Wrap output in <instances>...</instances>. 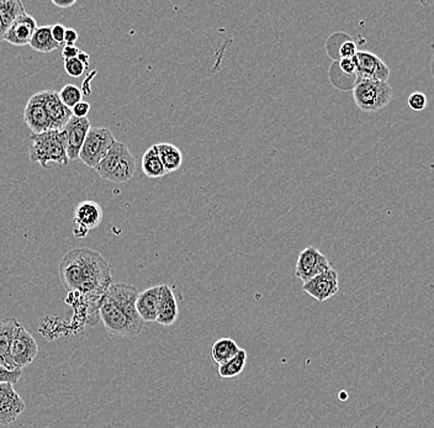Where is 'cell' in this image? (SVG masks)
<instances>
[{
	"instance_id": "cell-1",
	"label": "cell",
	"mask_w": 434,
	"mask_h": 428,
	"mask_svg": "<svg viewBox=\"0 0 434 428\" xmlns=\"http://www.w3.org/2000/svg\"><path fill=\"white\" fill-rule=\"evenodd\" d=\"M60 279L64 289L89 302L98 304L113 284L108 260L91 248H74L60 262Z\"/></svg>"
},
{
	"instance_id": "cell-2",
	"label": "cell",
	"mask_w": 434,
	"mask_h": 428,
	"mask_svg": "<svg viewBox=\"0 0 434 428\" xmlns=\"http://www.w3.org/2000/svg\"><path fill=\"white\" fill-rule=\"evenodd\" d=\"M136 287L125 282H113L98 301V314L106 332L120 337H135L145 322L136 310Z\"/></svg>"
},
{
	"instance_id": "cell-3",
	"label": "cell",
	"mask_w": 434,
	"mask_h": 428,
	"mask_svg": "<svg viewBox=\"0 0 434 428\" xmlns=\"http://www.w3.org/2000/svg\"><path fill=\"white\" fill-rule=\"evenodd\" d=\"M31 146L29 150V157L31 162L38 163L42 168H47L48 163L67 165L68 156H67V143L64 133L61 131H46V133L30 136Z\"/></svg>"
},
{
	"instance_id": "cell-4",
	"label": "cell",
	"mask_w": 434,
	"mask_h": 428,
	"mask_svg": "<svg viewBox=\"0 0 434 428\" xmlns=\"http://www.w3.org/2000/svg\"><path fill=\"white\" fill-rule=\"evenodd\" d=\"M94 169L104 180L121 184L131 180L136 173V160L125 143L115 141L104 160Z\"/></svg>"
},
{
	"instance_id": "cell-5",
	"label": "cell",
	"mask_w": 434,
	"mask_h": 428,
	"mask_svg": "<svg viewBox=\"0 0 434 428\" xmlns=\"http://www.w3.org/2000/svg\"><path fill=\"white\" fill-rule=\"evenodd\" d=\"M393 98V91L388 82L361 79L353 87V99L363 113H378L385 109Z\"/></svg>"
},
{
	"instance_id": "cell-6",
	"label": "cell",
	"mask_w": 434,
	"mask_h": 428,
	"mask_svg": "<svg viewBox=\"0 0 434 428\" xmlns=\"http://www.w3.org/2000/svg\"><path fill=\"white\" fill-rule=\"evenodd\" d=\"M115 137L109 128H92L79 153V160L89 168H95L114 145Z\"/></svg>"
},
{
	"instance_id": "cell-7",
	"label": "cell",
	"mask_w": 434,
	"mask_h": 428,
	"mask_svg": "<svg viewBox=\"0 0 434 428\" xmlns=\"http://www.w3.org/2000/svg\"><path fill=\"white\" fill-rule=\"evenodd\" d=\"M37 355L38 346L36 340L23 325H19L10 348V358L13 360L15 368L23 370L25 367L31 365Z\"/></svg>"
},
{
	"instance_id": "cell-8",
	"label": "cell",
	"mask_w": 434,
	"mask_h": 428,
	"mask_svg": "<svg viewBox=\"0 0 434 428\" xmlns=\"http://www.w3.org/2000/svg\"><path fill=\"white\" fill-rule=\"evenodd\" d=\"M331 269V263L325 255L316 247L309 246L299 255L295 267V275L306 282Z\"/></svg>"
},
{
	"instance_id": "cell-9",
	"label": "cell",
	"mask_w": 434,
	"mask_h": 428,
	"mask_svg": "<svg viewBox=\"0 0 434 428\" xmlns=\"http://www.w3.org/2000/svg\"><path fill=\"white\" fill-rule=\"evenodd\" d=\"M357 72L356 78L357 81L361 79H371V81H381L388 82L390 78V68L379 56L374 55L368 51H358L357 55L354 56Z\"/></svg>"
},
{
	"instance_id": "cell-10",
	"label": "cell",
	"mask_w": 434,
	"mask_h": 428,
	"mask_svg": "<svg viewBox=\"0 0 434 428\" xmlns=\"http://www.w3.org/2000/svg\"><path fill=\"white\" fill-rule=\"evenodd\" d=\"M25 409L26 404L15 390L14 385L0 384V426L14 424Z\"/></svg>"
},
{
	"instance_id": "cell-11",
	"label": "cell",
	"mask_w": 434,
	"mask_h": 428,
	"mask_svg": "<svg viewBox=\"0 0 434 428\" xmlns=\"http://www.w3.org/2000/svg\"><path fill=\"white\" fill-rule=\"evenodd\" d=\"M24 120L35 135L50 131V123L45 104V91H38L29 99L24 111Z\"/></svg>"
},
{
	"instance_id": "cell-12",
	"label": "cell",
	"mask_w": 434,
	"mask_h": 428,
	"mask_svg": "<svg viewBox=\"0 0 434 428\" xmlns=\"http://www.w3.org/2000/svg\"><path fill=\"white\" fill-rule=\"evenodd\" d=\"M92 128L89 118H79L72 116L67 125L64 126V136L67 143V156L69 160H79V153L82 150L83 143L86 141L89 130Z\"/></svg>"
},
{
	"instance_id": "cell-13",
	"label": "cell",
	"mask_w": 434,
	"mask_h": 428,
	"mask_svg": "<svg viewBox=\"0 0 434 428\" xmlns=\"http://www.w3.org/2000/svg\"><path fill=\"white\" fill-rule=\"evenodd\" d=\"M302 290L312 296L319 302L329 300L339 290V274L334 269H329L325 273L317 275L309 282H304Z\"/></svg>"
},
{
	"instance_id": "cell-14",
	"label": "cell",
	"mask_w": 434,
	"mask_h": 428,
	"mask_svg": "<svg viewBox=\"0 0 434 428\" xmlns=\"http://www.w3.org/2000/svg\"><path fill=\"white\" fill-rule=\"evenodd\" d=\"M45 91V104H46L47 116L50 123V131H61L72 118V110L68 109L61 101L58 91Z\"/></svg>"
},
{
	"instance_id": "cell-15",
	"label": "cell",
	"mask_w": 434,
	"mask_h": 428,
	"mask_svg": "<svg viewBox=\"0 0 434 428\" xmlns=\"http://www.w3.org/2000/svg\"><path fill=\"white\" fill-rule=\"evenodd\" d=\"M36 29V20L25 11L8 28L4 41L14 46L29 45Z\"/></svg>"
},
{
	"instance_id": "cell-16",
	"label": "cell",
	"mask_w": 434,
	"mask_h": 428,
	"mask_svg": "<svg viewBox=\"0 0 434 428\" xmlns=\"http://www.w3.org/2000/svg\"><path fill=\"white\" fill-rule=\"evenodd\" d=\"M103 221L101 206L93 200L81 201L73 211L74 228L91 231L98 228Z\"/></svg>"
},
{
	"instance_id": "cell-17",
	"label": "cell",
	"mask_w": 434,
	"mask_h": 428,
	"mask_svg": "<svg viewBox=\"0 0 434 428\" xmlns=\"http://www.w3.org/2000/svg\"><path fill=\"white\" fill-rule=\"evenodd\" d=\"M160 292H162V285H155L138 292L136 310L140 317L143 320V322H155L160 301Z\"/></svg>"
},
{
	"instance_id": "cell-18",
	"label": "cell",
	"mask_w": 434,
	"mask_h": 428,
	"mask_svg": "<svg viewBox=\"0 0 434 428\" xmlns=\"http://www.w3.org/2000/svg\"><path fill=\"white\" fill-rule=\"evenodd\" d=\"M19 325L20 322L14 317L0 321V365L9 370H16L10 358V348Z\"/></svg>"
},
{
	"instance_id": "cell-19",
	"label": "cell",
	"mask_w": 434,
	"mask_h": 428,
	"mask_svg": "<svg viewBox=\"0 0 434 428\" xmlns=\"http://www.w3.org/2000/svg\"><path fill=\"white\" fill-rule=\"evenodd\" d=\"M179 316L178 302L170 285H162L160 301L155 322L162 326H172Z\"/></svg>"
},
{
	"instance_id": "cell-20",
	"label": "cell",
	"mask_w": 434,
	"mask_h": 428,
	"mask_svg": "<svg viewBox=\"0 0 434 428\" xmlns=\"http://www.w3.org/2000/svg\"><path fill=\"white\" fill-rule=\"evenodd\" d=\"M155 146L167 173H172L180 168V165L183 164V155L178 147L172 143H158Z\"/></svg>"
},
{
	"instance_id": "cell-21",
	"label": "cell",
	"mask_w": 434,
	"mask_h": 428,
	"mask_svg": "<svg viewBox=\"0 0 434 428\" xmlns=\"http://www.w3.org/2000/svg\"><path fill=\"white\" fill-rule=\"evenodd\" d=\"M239 346L232 338H219L211 347V357L217 365H224L239 352Z\"/></svg>"
},
{
	"instance_id": "cell-22",
	"label": "cell",
	"mask_w": 434,
	"mask_h": 428,
	"mask_svg": "<svg viewBox=\"0 0 434 428\" xmlns=\"http://www.w3.org/2000/svg\"><path fill=\"white\" fill-rule=\"evenodd\" d=\"M142 170L148 178H162L167 174L155 145L150 147L142 157Z\"/></svg>"
},
{
	"instance_id": "cell-23",
	"label": "cell",
	"mask_w": 434,
	"mask_h": 428,
	"mask_svg": "<svg viewBox=\"0 0 434 428\" xmlns=\"http://www.w3.org/2000/svg\"><path fill=\"white\" fill-rule=\"evenodd\" d=\"M51 30H52V26L37 28L29 45L31 46L33 50L41 52V54H50L52 51L60 49L61 45L53 40Z\"/></svg>"
},
{
	"instance_id": "cell-24",
	"label": "cell",
	"mask_w": 434,
	"mask_h": 428,
	"mask_svg": "<svg viewBox=\"0 0 434 428\" xmlns=\"http://www.w3.org/2000/svg\"><path fill=\"white\" fill-rule=\"evenodd\" d=\"M246 363H247V351L239 350V352L233 357L232 360H229L224 365H219L217 373H219V378H236L239 374L242 373L244 367H246Z\"/></svg>"
},
{
	"instance_id": "cell-25",
	"label": "cell",
	"mask_w": 434,
	"mask_h": 428,
	"mask_svg": "<svg viewBox=\"0 0 434 428\" xmlns=\"http://www.w3.org/2000/svg\"><path fill=\"white\" fill-rule=\"evenodd\" d=\"M26 10L19 0H0V19L3 20L5 28H9L15 20L24 14Z\"/></svg>"
},
{
	"instance_id": "cell-26",
	"label": "cell",
	"mask_w": 434,
	"mask_h": 428,
	"mask_svg": "<svg viewBox=\"0 0 434 428\" xmlns=\"http://www.w3.org/2000/svg\"><path fill=\"white\" fill-rule=\"evenodd\" d=\"M61 101L63 103L68 109H73L74 106L82 101V89H79L77 86L67 84L58 91Z\"/></svg>"
},
{
	"instance_id": "cell-27",
	"label": "cell",
	"mask_w": 434,
	"mask_h": 428,
	"mask_svg": "<svg viewBox=\"0 0 434 428\" xmlns=\"http://www.w3.org/2000/svg\"><path fill=\"white\" fill-rule=\"evenodd\" d=\"M87 67L78 58L67 59L64 61V71L69 77L79 78L86 72Z\"/></svg>"
},
{
	"instance_id": "cell-28",
	"label": "cell",
	"mask_w": 434,
	"mask_h": 428,
	"mask_svg": "<svg viewBox=\"0 0 434 428\" xmlns=\"http://www.w3.org/2000/svg\"><path fill=\"white\" fill-rule=\"evenodd\" d=\"M407 104L410 106V109L413 111H422L427 106V96L420 93V91H415L407 99Z\"/></svg>"
},
{
	"instance_id": "cell-29",
	"label": "cell",
	"mask_w": 434,
	"mask_h": 428,
	"mask_svg": "<svg viewBox=\"0 0 434 428\" xmlns=\"http://www.w3.org/2000/svg\"><path fill=\"white\" fill-rule=\"evenodd\" d=\"M23 375V370H9L0 365V384L9 383L16 385Z\"/></svg>"
},
{
	"instance_id": "cell-30",
	"label": "cell",
	"mask_w": 434,
	"mask_h": 428,
	"mask_svg": "<svg viewBox=\"0 0 434 428\" xmlns=\"http://www.w3.org/2000/svg\"><path fill=\"white\" fill-rule=\"evenodd\" d=\"M357 45L352 40H347V41L343 42L342 45L339 46V58H353L354 56L357 55Z\"/></svg>"
},
{
	"instance_id": "cell-31",
	"label": "cell",
	"mask_w": 434,
	"mask_h": 428,
	"mask_svg": "<svg viewBox=\"0 0 434 428\" xmlns=\"http://www.w3.org/2000/svg\"><path fill=\"white\" fill-rule=\"evenodd\" d=\"M339 67L341 69V72H343L347 76H354L356 77V72H357V66H356V61L354 57L353 58H339Z\"/></svg>"
},
{
	"instance_id": "cell-32",
	"label": "cell",
	"mask_w": 434,
	"mask_h": 428,
	"mask_svg": "<svg viewBox=\"0 0 434 428\" xmlns=\"http://www.w3.org/2000/svg\"><path fill=\"white\" fill-rule=\"evenodd\" d=\"M89 111H91V104L87 103V101H82L81 103H78L73 109H72V114L76 118H87Z\"/></svg>"
},
{
	"instance_id": "cell-33",
	"label": "cell",
	"mask_w": 434,
	"mask_h": 428,
	"mask_svg": "<svg viewBox=\"0 0 434 428\" xmlns=\"http://www.w3.org/2000/svg\"><path fill=\"white\" fill-rule=\"evenodd\" d=\"M66 30L67 29L64 28L62 24H56L52 26V37H53V40H55L58 45H63L64 44V35H66Z\"/></svg>"
},
{
	"instance_id": "cell-34",
	"label": "cell",
	"mask_w": 434,
	"mask_h": 428,
	"mask_svg": "<svg viewBox=\"0 0 434 428\" xmlns=\"http://www.w3.org/2000/svg\"><path fill=\"white\" fill-rule=\"evenodd\" d=\"M79 49L76 47V46H64L63 50H62V57H63L64 61H67V59L77 58L78 55H79Z\"/></svg>"
},
{
	"instance_id": "cell-35",
	"label": "cell",
	"mask_w": 434,
	"mask_h": 428,
	"mask_svg": "<svg viewBox=\"0 0 434 428\" xmlns=\"http://www.w3.org/2000/svg\"><path fill=\"white\" fill-rule=\"evenodd\" d=\"M79 35H78L76 29H67L66 35H64V44L67 46H74V44L78 41Z\"/></svg>"
},
{
	"instance_id": "cell-36",
	"label": "cell",
	"mask_w": 434,
	"mask_h": 428,
	"mask_svg": "<svg viewBox=\"0 0 434 428\" xmlns=\"http://www.w3.org/2000/svg\"><path fill=\"white\" fill-rule=\"evenodd\" d=\"M77 1L76 0H71V1H57V0H52V4L56 5V6H58V8H63V9H69L71 6H73Z\"/></svg>"
},
{
	"instance_id": "cell-37",
	"label": "cell",
	"mask_w": 434,
	"mask_h": 428,
	"mask_svg": "<svg viewBox=\"0 0 434 428\" xmlns=\"http://www.w3.org/2000/svg\"><path fill=\"white\" fill-rule=\"evenodd\" d=\"M77 58L79 59V61H81V62H82V63L84 64L87 68L89 67V61H88V59H89V56H88L87 54H84V52L81 51Z\"/></svg>"
},
{
	"instance_id": "cell-38",
	"label": "cell",
	"mask_w": 434,
	"mask_h": 428,
	"mask_svg": "<svg viewBox=\"0 0 434 428\" xmlns=\"http://www.w3.org/2000/svg\"><path fill=\"white\" fill-rule=\"evenodd\" d=\"M6 30L8 29L5 28L4 23H3V20L0 19V42L4 41L5 34H6Z\"/></svg>"
},
{
	"instance_id": "cell-39",
	"label": "cell",
	"mask_w": 434,
	"mask_h": 428,
	"mask_svg": "<svg viewBox=\"0 0 434 428\" xmlns=\"http://www.w3.org/2000/svg\"><path fill=\"white\" fill-rule=\"evenodd\" d=\"M430 73H432V77L434 79V52L432 58H430Z\"/></svg>"
}]
</instances>
